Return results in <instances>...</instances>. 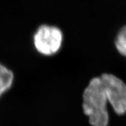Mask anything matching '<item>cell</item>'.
I'll return each mask as SVG.
<instances>
[{"mask_svg": "<svg viewBox=\"0 0 126 126\" xmlns=\"http://www.w3.org/2000/svg\"><path fill=\"white\" fill-rule=\"evenodd\" d=\"M64 34L56 25L42 24L34 31L32 36V44L39 54L50 57L58 54L62 49Z\"/></svg>", "mask_w": 126, "mask_h": 126, "instance_id": "7a4b0ae2", "label": "cell"}, {"mask_svg": "<svg viewBox=\"0 0 126 126\" xmlns=\"http://www.w3.org/2000/svg\"><path fill=\"white\" fill-rule=\"evenodd\" d=\"M15 76L13 71L0 63V97L12 88Z\"/></svg>", "mask_w": 126, "mask_h": 126, "instance_id": "3957f363", "label": "cell"}, {"mask_svg": "<svg viewBox=\"0 0 126 126\" xmlns=\"http://www.w3.org/2000/svg\"><path fill=\"white\" fill-rule=\"evenodd\" d=\"M115 45L118 51L123 56L126 57V25L123 27L118 32Z\"/></svg>", "mask_w": 126, "mask_h": 126, "instance_id": "277c9868", "label": "cell"}, {"mask_svg": "<svg viewBox=\"0 0 126 126\" xmlns=\"http://www.w3.org/2000/svg\"><path fill=\"white\" fill-rule=\"evenodd\" d=\"M118 115L126 113V84L111 74H103L89 82L83 93L82 108L92 126H107V103Z\"/></svg>", "mask_w": 126, "mask_h": 126, "instance_id": "6da1fadb", "label": "cell"}]
</instances>
